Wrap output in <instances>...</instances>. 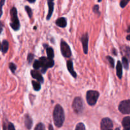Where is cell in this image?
I'll use <instances>...</instances> for the list:
<instances>
[{"label": "cell", "instance_id": "1", "mask_svg": "<svg viewBox=\"0 0 130 130\" xmlns=\"http://www.w3.org/2000/svg\"><path fill=\"white\" fill-rule=\"evenodd\" d=\"M53 119L55 125L57 127H61L64 121V113L63 108L60 105L55 107L53 112Z\"/></svg>", "mask_w": 130, "mask_h": 130}, {"label": "cell", "instance_id": "2", "mask_svg": "<svg viewBox=\"0 0 130 130\" xmlns=\"http://www.w3.org/2000/svg\"><path fill=\"white\" fill-rule=\"evenodd\" d=\"M11 22L10 26L15 31H17L20 28V22L17 17V11L15 7H13L10 10Z\"/></svg>", "mask_w": 130, "mask_h": 130}, {"label": "cell", "instance_id": "3", "mask_svg": "<svg viewBox=\"0 0 130 130\" xmlns=\"http://www.w3.org/2000/svg\"><path fill=\"white\" fill-rule=\"evenodd\" d=\"M99 96L100 94L98 91H92V90L88 91L86 93V100L87 103L91 106H94L96 105Z\"/></svg>", "mask_w": 130, "mask_h": 130}, {"label": "cell", "instance_id": "4", "mask_svg": "<svg viewBox=\"0 0 130 130\" xmlns=\"http://www.w3.org/2000/svg\"><path fill=\"white\" fill-rule=\"evenodd\" d=\"M39 61H40L41 63V68H42V73H45L47 71V68H52L54 67V61L52 59L48 58V57H42L40 58Z\"/></svg>", "mask_w": 130, "mask_h": 130}, {"label": "cell", "instance_id": "5", "mask_svg": "<svg viewBox=\"0 0 130 130\" xmlns=\"http://www.w3.org/2000/svg\"><path fill=\"white\" fill-rule=\"evenodd\" d=\"M72 107L75 113H80L84 109V103L82 98L80 97H76L73 102Z\"/></svg>", "mask_w": 130, "mask_h": 130}, {"label": "cell", "instance_id": "6", "mask_svg": "<svg viewBox=\"0 0 130 130\" xmlns=\"http://www.w3.org/2000/svg\"><path fill=\"white\" fill-rule=\"evenodd\" d=\"M119 110L123 114H130V100L121 102L119 105Z\"/></svg>", "mask_w": 130, "mask_h": 130}, {"label": "cell", "instance_id": "7", "mask_svg": "<svg viewBox=\"0 0 130 130\" xmlns=\"http://www.w3.org/2000/svg\"><path fill=\"white\" fill-rule=\"evenodd\" d=\"M61 51L62 56L65 57H70L72 56L70 48L67 42L64 41H61Z\"/></svg>", "mask_w": 130, "mask_h": 130}, {"label": "cell", "instance_id": "8", "mask_svg": "<svg viewBox=\"0 0 130 130\" xmlns=\"http://www.w3.org/2000/svg\"><path fill=\"white\" fill-rule=\"evenodd\" d=\"M100 126L102 130H110L112 129L113 127V123H112V120L106 117L102 120Z\"/></svg>", "mask_w": 130, "mask_h": 130}, {"label": "cell", "instance_id": "9", "mask_svg": "<svg viewBox=\"0 0 130 130\" xmlns=\"http://www.w3.org/2000/svg\"><path fill=\"white\" fill-rule=\"evenodd\" d=\"M80 40L81 42H82V45H83L84 52V54H87V52H88V35H87V33L81 37Z\"/></svg>", "mask_w": 130, "mask_h": 130}, {"label": "cell", "instance_id": "10", "mask_svg": "<svg viewBox=\"0 0 130 130\" xmlns=\"http://www.w3.org/2000/svg\"><path fill=\"white\" fill-rule=\"evenodd\" d=\"M31 76L34 78L37 79V80L39 82L41 83H43V78L41 74L40 73V72H38L37 70H34L31 71Z\"/></svg>", "mask_w": 130, "mask_h": 130}, {"label": "cell", "instance_id": "11", "mask_svg": "<svg viewBox=\"0 0 130 130\" xmlns=\"http://www.w3.org/2000/svg\"><path fill=\"white\" fill-rule=\"evenodd\" d=\"M25 126L28 129H30L32 126V120L31 116L28 114H26L24 117Z\"/></svg>", "mask_w": 130, "mask_h": 130}, {"label": "cell", "instance_id": "12", "mask_svg": "<svg viewBox=\"0 0 130 130\" xmlns=\"http://www.w3.org/2000/svg\"><path fill=\"white\" fill-rule=\"evenodd\" d=\"M67 68H68V71H69L70 73L72 74V75L73 76L74 78L77 77V73L75 72L74 70H73V62L70 60L68 61L67 62Z\"/></svg>", "mask_w": 130, "mask_h": 130}, {"label": "cell", "instance_id": "13", "mask_svg": "<svg viewBox=\"0 0 130 130\" xmlns=\"http://www.w3.org/2000/svg\"><path fill=\"white\" fill-rule=\"evenodd\" d=\"M122 126L124 130H130V117H126L122 120Z\"/></svg>", "mask_w": 130, "mask_h": 130}, {"label": "cell", "instance_id": "14", "mask_svg": "<svg viewBox=\"0 0 130 130\" xmlns=\"http://www.w3.org/2000/svg\"><path fill=\"white\" fill-rule=\"evenodd\" d=\"M56 24L57 26L60 27H65L67 26V21L66 18L64 17H61L57 19L56 21Z\"/></svg>", "mask_w": 130, "mask_h": 130}, {"label": "cell", "instance_id": "15", "mask_svg": "<svg viewBox=\"0 0 130 130\" xmlns=\"http://www.w3.org/2000/svg\"><path fill=\"white\" fill-rule=\"evenodd\" d=\"M116 70H117V75L119 78L121 79L122 75V64H121V61H117V66H116Z\"/></svg>", "mask_w": 130, "mask_h": 130}, {"label": "cell", "instance_id": "16", "mask_svg": "<svg viewBox=\"0 0 130 130\" xmlns=\"http://www.w3.org/2000/svg\"><path fill=\"white\" fill-rule=\"evenodd\" d=\"M48 15L47 16V20H49L52 16V13L54 11V3L53 2H48Z\"/></svg>", "mask_w": 130, "mask_h": 130}, {"label": "cell", "instance_id": "17", "mask_svg": "<svg viewBox=\"0 0 130 130\" xmlns=\"http://www.w3.org/2000/svg\"><path fill=\"white\" fill-rule=\"evenodd\" d=\"M9 47V43L7 40H3L2 44V51L3 54L7 53Z\"/></svg>", "mask_w": 130, "mask_h": 130}, {"label": "cell", "instance_id": "18", "mask_svg": "<svg viewBox=\"0 0 130 130\" xmlns=\"http://www.w3.org/2000/svg\"><path fill=\"white\" fill-rule=\"evenodd\" d=\"M46 51H47V54L48 56V58L53 59L54 57V50L52 47H47L46 48Z\"/></svg>", "mask_w": 130, "mask_h": 130}, {"label": "cell", "instance_id": "19", "mask_svg": "<svg viewBox=\"0 0 130 130\" xmlns=\"http://www.w3.org/2000/svg\"><path fill=\"white\" fill-rule=\"evenodd\" d=\"M122 65H123L124 68L126 70L128 69L129 62H128V59H127V57L124 56L122 59Z\"/></svg>", "mask_w": 130, "mask_h": 130}, {"label": "cell", "instance_id": "20", "mask_svg": "<svg viewBox=\"0 0 130 130\" xmlns=\"http://www.w3.org/2000/svg\"><path fill=\"white\" fill-rule=\"evenodd\" d=\"M32 86H33V88H34V89L35 90V91H38L41 89V86L40 82H36V81L35 80H32Z\"/></svg>", "mask_w": 130, "mask_h": 130}, {"label": "cell", "instance_id": "21", "mask_svg": "<svg viewBox=\"0 0 130 130\" xmlns=\"http://www.w3.org/2000/svg\"><path fill=\"white\" fill-rule=\"evenodd\" d=\"M41 63L40 61L39 60H36L35 61L34 63H33V68H35V70H38L40 69V68H41Z\"/></svg>", "mask_w": 130, "mask_h": 130}, {"label": "cell", "instance_id": "22", "mask_svg": "<svg viewBox=\"0 0 130 130\" xmlns=\"http://www.w3.org/2000/svg\"><path fill=\"white\" fill-rule=\"evenodd\" d=\"M122 51H124V54L126 55V56H124V57H126V56H127V57H129V56H130L129 47L124 46V47H122Z\"/></svg>", "mask_w": 130, "mask_h": 130}, {"label": "cell", "instance_id": "23", "mask_svg": "<svg viewBox=\"0 0 130 130\" xmlns=\"http://www.w3.org/2000/svg\"><path fill=\"white\" fill-rule=\"evenodd\" d=\"M75 130H86V127H85L84 124L82 122H80L76 126Z\"/></svg>", "mask_w": 130, "mask_h": 130}, {"label": "cell", "instance_id": "24", "mask_svg": "<svg viewBox=\"0 0 130 130\" xmlns=\"http://www.w3.org/2000/svg\"><path fill=\"white\" fill-rule=\"evenodd\" d=\"M107 60H108V62H109L110 67H112V68H113V67H114V64H115L114 59H113L112 57H111L110 56H107Z\"/></svg>", "mask_w": 130, "mask_h": 130}, {"label": "cell", "instance_id": "25", "mask_svg": "<svg viewBox=\"0 0 130 130\" xmlns=\"http://www.w3.org/2000/svg\"><path fill=\"white\" fill-rule=\"evenodd\" d=\"M35 130H45L44 125L42 123H39L37 125Z\"/></svg>", "mask_w": 130, "mask_h": 130}, {"label": "cell", "instance_id": "26", "mask_svg": "<svg viewBox=\"0 0 130 130\" xmlns=\"http://www.w3.org/2000/svg\"><path fill=\"white\" fill-rule=\"evenodd\" d=\"M25 9H26V12H27V14H28L29 17V18H31L32 13V10H31V8H30L29 7H28V6H26V7H25Z\"/></svg>", "mask_w": 130, "mask_h": 130}, {"label": "cell", "instance_id": "27", "mask_svg": "<svg viewBox=\"0 0 130 130\" xmlns=\"http://www.w3.org/2000/svg\"><path fill=\"white\" fill-rule=\"evenodd\" d=\"M9 68H10V70L12 71V73H14L15 72L17 67H16V66L15 64L12 63V62H10V63L9 64Z\"/></svg>", "mask_w": 130, "mask_h": 130}, {"label": "cell", "instance_id": "28", "mask_svg": "<svg viewBox=\"0 0 130 130\" xmlns=\"http://www.w3.org/2000/svg\"><path fill=\"white\" fill-rule=\"evenodd\" d=\"M130 0H121V2H120V6H121L122 8H124L126 5H127V3H129Z\"/></svg>", "mask_w": 130, "mask_h": 130}, {"label": "cell", "instance_id": "29", "mask_svg": "<svg viewBox=\"0 0 130 130\" xmlns=\"http://www.w3.org/2000/svg\"><path fill=\"white\" fill-rule=\"evenodd\" d=\"M5 0H0V17H2V14H3L2 8H3V6L5 4Z\"/></svg>", "mask_w": 130, "mask_h": 130}, {"label": "cell", "instance_id": "30", "mask_svg": "<svg viewBox=\"0 0 130 130\" xmlns=\"http://www.w3.org/2000/svg\"><path fill=\"white\" fill-rule=\"evenodd\" d=\"M93 12L94 13L96 14H100V12L99 11V6L98 5H94L93 7Z\"/></svg>", "mask_w": 130, "mask_h": 130}, {"label": "cell", "instance_id": "31", "mask_svg": "<svg viewBox=\"0 0 130 130\" xmlns=\"http://www.w3.org/2000/svg\"><path fill=\"white\" fill-rule=\"evenodd\" d=\"M34 59V55L32 54H29L28 56H27V61H28L29 63H31Z\"/></svg>", "mask_w": 130, "mask_h": 130}, {"label": "cell", "instance_id": "32", "mask_svg": "<svg viewBox=\"0 0 130 130\" xmlns=\"http://www.w3.org/2000/svg\"><path fill=\"white\" fill-rule=\"evenodd\" d=\"M8 130H15L14 126L12 123H9L8 126Z\"/></svg>", "mask_w": 130, "mask_h": 130}, {"label": "cell", "instance_id": "33", "mask_svg": "<svg viewBox=\"0 0 130 130\" xmlns=\"http://www.w3.org/2000/svg\"><path fill=\"white\" fill-rule=\"evenodd\" d=\"M3 24H2V22H0V33L2 32V31H3Z\"/></svg>", "mask_w": 130, "mask_h": 130}, {"label": "cell", "instance_id": "34", "mask_svg": "<svg viewBox=\"0 0 130 130\" xmlns=\"http://www.w3.org/2000/svg\"><path fill=\"white\" fill-rule=\"evenodd\" d=\"M112 53H113V55H115V56H117V52H116V50L114 49V48H113V51H112Z\"/></svg>", "mask_w": 130, "mask_h": 130}, {"label": "cell", "instance_id": "35", "mask_svg": "<svg viewBox=\"0 0 130 130\" xmlns=\"http://www.w3.org/2000/svg\"><path fill=\"white\" fill-rule=\"evenodd\" d=\"M48 129H49V130H54L53 127H52V126L51 124H50L49 126H48Z\"/></svg>", "mask_w": 130, "mask_h": 130}, {"label": "cell", "instance_id": "36", "mask_svg": "<svg viewBox=\"0 0 130 130\" xmlns=\"http://www.w3.org/2000/svg\"><path fill=\"white\" fill-rule=\"evenodd\" d=\"M27 2H29V3H35V2L36 0H27Z\"/></svg>", "mask_w": 130, "mask_h": 130}, {"label": "cell", "instance_id": "37", "mask_svg": "<svg viewBox=\"0 0 130 130\" xmlns=\"http://www.w3.org/2000/svg\"><path fill=\"white\" fill-rule=\"evenodd\" d=\"M126 39H127V40L130 41V35H129L127 36V37H126Z\"/></svg>", "mask_w": 130, "mask_h": 130}, {"label": "cell", "instance_id": "38", "mask_svg": "<svg viewBox=\"0 0 130 130\" xmlns=\"http://www.w3.org/2000/svg\"><path fill=\"white\" fill-rule=\"evenodd\" d=\"M127 32H130V26H129V27H128V28H127Z\"/></svg>", "mask_w": 130, "mask_h": 130}, {"label": "cell", "instance_id": "39", "mask_svg": "<svg viewBox=\"0 0 130 130\" xmlns=\"http://www.w3.org/2000/svg\"><path fill=\"white\" fill-rule=\"evenodd\" d=\"M47 1H48V2H53L54 0H47Z\"/></svg>", "mask_w": 130, "mask_h": 130}, {"label": "cell", "instance_id": "40", "mask_svg": "<svg viewBox=\"0 0 130 130\" xmlns=\"http://www.w3.org/2000/svg\"><path fill=\"white\" fill-rule=\"evenodd\" d=\"M2 48V45H1V43H0V50Z\"/></svg>", "mask_w": 130, "mask_h": 130}, {"label": "cell", "instance_id": "41", "mask_svg": "<svg viewBox=\"0 0 130 130\" xmlns=\"http://www.w3.org/2000/svg\"><path fill=\"white\" fill-rule=\"evenodd\" d=\"M98 2H102V0H98Z\"/></svg>", "mask_w": 130, "mask_h": 130}, {"label": "cell", "instance_id": "42", "mask_svg": "<svg viewBox=\"0 0 130 130\" xmlns=\"http://www.w3.org/2000/svg\"><path fill=\"white\" fill-rule=\"evenodd\" d=\"M116 130H120V129H119V128H117V129H116Z\"/></svg>", "mask_w": 130, "mask_h": 130}, {"label": "cell", "instance_id": "43", "mask_svg": "<svg viewBox=\"0 0 130 130\" xmlns=\"http://www.w3.org/2000/svg\"><path fill=\"white\" fill-rule=\"evenodd\" d=\"M110 130H112V129H110Z\"/></svg>", "mask_w": 130, "mask_h": 130}]
</instances>
